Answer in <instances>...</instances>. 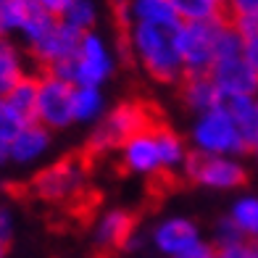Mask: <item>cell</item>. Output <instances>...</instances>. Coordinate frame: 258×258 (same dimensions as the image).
Instances as JSON below:
<instances>
[{
    "label": "cell",
    "mask_w": 258,
    "mask_h": 258,
    "mask_svg": "<svg viewBox=\"0 0 258 258\" xmlns=\"http://www.w3.org/2000/svg\"><path fill=\"white\" fill-rule=\"evenodd\" d=\"M95 6L90 3V0H74L72 6L66 8V14L61 16L63 24H69L72 29L82 32V34H87L92 32V27H95Z\"/></svg>",
    "instance_id": "21"
},
{
    "label": "cell",
    "mask_w": 258,
    "mask_h": 258,
    "mask_svg": "<svg viewBox=\"0 0 258 258\" xmlns=\"http://www.w3.org/2000/svg\"><path fill=\"white\" fill-rule=\"evenodd\" d=\"M255 242H258V240H255Z\"/></svg>",
    "instance_id": "38"
},
{
    "label": "cell",
    "mask_w": 258,
    "mask_h": 258,
    "mask_svg": "<svg viewBox=\"0 0 258 258\" xmlns=\"http://www.w3.org/2000/svg\"><path fill=\"white\" fill-rule=\"evenodd\" d=\"M227 19L182 24L177 29V50L182 58L184 74H211L216 63V37Z\"/></svg>",
    "instance_id": "5"
},
{
    "label": "cell",
    "mask_w": 258,
    "mask_h": 258,
    "mask_svg": "<svg viewBox=\"0 0 258 258\" xmlns=\"http://www.w3.org/2000/svg\"><path fill=\"white\" fill-rule=\"evenodd\" d=\"M8 158V143H3V140H0V163H3Z\"/></svg>",
    "instance_id": "31"
},
{
    "label": "cell",
    "mask_w": 258,
    "mask_h": 258,
    "mask_svg": "<svg viewBox=\"0 0 258 258\" xmlns=\"http://www.w3.org/2000/svg\"><path fill=\"white\" fill-rule=\"evenodd\" d=\"M214 3H216V6H221V8L227 11V3H229V0H214Z\"/></svg>",
    "instance_id": "32"
},
{
    "label": "cell",
    "mask_w": 258,
    "mask_h": 258,
    "mask_svg": "<svg viewBox=\"0 0 258 258\" xmlns=\"http://www.w3.org/2000/svg\"><path fill=\"white\" fill-rule=\"evenodd\" d=\"M177 87H179V100L184 103V108H190L201 116L208 111H216L221 90L211 79V74H184Z\"/></svg>",
    "instance_id": "11"
},
{
    "label": "cell",
    "mask_w": 258,
    "mask_h": 258,
    "mask_svg": "<svg viewBox=\"0 0 258 258\" xmlns=\"http://www.w3.org/2000/svg\"><path fill=\"white\" fill-rule=\"evenodd\" d=\"M0 245H11V219L6 211H0Z\"/></svg>",
    "instance_id": "30"
},
{
    "label": "cell",
    "mask_w": 258,
    "mask_h": 258,
    "mask_svg": "<svg viewBox=\"0 0 258 258\" xmlns=\"http://www.w3.org/2000/svg\"><path fill=\"white\" fill-rule=\"evenodd\" d=\"M111 74V55L98 34L87 32L77 53V87H98Z\"/></svg>",
    "instance_id": "10"
},
{
    "label": "cell",
    "mask_w": 258,
    "mask_h": 258,
    "mask_svg": "<svg viewBox=\"0 0 258 258\" xmlns=\"http://www.w3.org/2000/svg\"><path fill=\"white\" fill-rule=\"evenodd\" d=\"M253 153H255V158H258V145H255V148H253Z\"/></svg>",
    "instance_id": "36"
},
{
    "label": "cell",
    "mask_w": 258,
    "mask_h": 258,
    "mask_svg": "<svg viewBox=\"0 0 258 258\" xmlns=\"http://www.w3.org/2000/svg\"><path fill=\"white\" fill-rule=\"evenodd\" d=\"M37 92H40V74L27 72L3 98L8 100V105L27 124H34V121H37Z\"/></svg>",
    "instance_id": "14"
},
{
    "label": "cell",
    "mask_w": 258,
    "mask_h": 258,
    "mask_svg": "<svg viewBox=\"0 0 258 258\" xmlns=\"http://www.w3.org/2000/svg\"><path fill=\"white\" fill-rule=\"evenodd\" d=\"M232 19H258V0H229L227 21Z\"/></svg>",
    "instance_id": "26"
},
{
    "label": "cell",
    "mask_w": 258,
    "mask_h": 258,
    "mask_svg": "<svg viewBox=\"0 0 258 258\" xmlns=\"http://www.w3.org/2000/svg\"><path fill=\"white\" fill-rule=\"evenodd\" d=\"M182 174L187 182L206 184L214 190H237V187L248 184V169L242 163L224 156H211L203 150H190L184 156Z\"/></svg>",
    "instance_id": "4"
},
{
    "label": "cell",
    "mask_w": 258,
    "mask_h": 258,
    "mask_svg": "<svg viewBox=\"0 0 258 258\" xmlns=\"http://www.w3.org/2000/svg\"><path fill=\"white\" fill-rule=\"evenodd\" d=\"M229 219L240 227L248 240H258V198H242L234 203Z\"/></svg>",
    "instance_id": "20"
},
{
    "label": "cell",
    "mask_w": 258,
    "mask_h": 258,
    "mask_svg": "<svg viewBox=\"0 0 258 258\" xmlns=\"http://www.w3.org/2000/svg\"><path fill=\"white\" fill-rule=\"evenodd\" d=\"M211 79L227 95H258V72L245 61V55L219 58L211 69Z\"/></svg>",
    "instance_id": "9"
},
{
    "label": "cell",
    "mask_w": 258,
    "mask_h": 258,
    "mask_svg": "<svg viewBox=\"0 0 258 258\" xmlns=\"http://www.w3.org/2000/svg\"><path fill=\"white\" fill-rule=\"evenodd\" d=\"M156 145H158V153H161V161H163V166H169V169H182V163H184V145H182V140L179 135L174 132V129L166 124H161L156 129Z\"/></svg>",
    "instance_id": "18"
},
{
    "label": "cell",
    "mask_w": 258,
    "mask_h": 258,
    "mask_svg": "<svg viewBox=\"0 0 258 258\" xmlns=\"http://www.w3.org/2000/svg\"><path fill=\"white\" fill-rule=\"evenodd\" d=\"M48 145H50V129L42 126L40 121H34V124H27L8 143V156L14 161H32L42 156V150Z\"/></svg>",
    "instance_id": "15"
},
{
    "label": "cell",
    "mask_w": 258,
    "mask_h": 258,
    "mask_svg": "<svg viewBox=\"0 0 258 258\" xmlns=\"http://www.w3.org/2000/svg\"><path fill=\"white\" fill-rule=\"evenodd\" d=\"M255 98H258V95H255Z\"/></svg>",
    "instance_id": "37"
},
{
    "label": "cell",
    "mask_w": 258,
    "mask_h": 258,
    "mask_svg": "<svg viewBox=\"0 0 258 258\" xmlns=\"http://www.w3.org/2000/svg\"><path fill=\"white\" fill-rule=\"evenodd\" d=\"M100 111H103V98L98 87L74 90V119H95Z\"/></svg>",
    "instance_id": "23"
},
{
    "label": "cell",
    "mask_w": 258,
    "mask_h": 258,
    "mask_svg": "<svg viewBox=\"0 0 258 258\" xmlns=\"http://www.w3.org/2000/svg\"><path fill=\"white\" fill-rule=\"evenodd\" d=\"M192 140L198 150L211 156H240L248 153V143L240 132L237 121L224 111H208L198 119L192 129Z\"/></svg>",
    "instance_id": "6"
},
{
    "label": "cell",
    "mask_w": 258,
    "mask_h": 258,
    "mask_svg": "<svg viewBox=\"0 0 258 258\" xmlns=\"http://www.w3.org/2000/svg\"><path fill=\"white\" fill-rule=\"evenodd\" d=\"M221 258H258V242L255 240H245L229 248H219Z\"/></svg>",
    "instance_id": "27"
},
{
    "label": "cell",
    "mask_w": 258,
    "mask_h": 258,
    "mask_svg": "<svg viewBox=\"0 0 258 258\" xmlns=\"http://www.w3.org/2000/svg\"><path fill=\"white\" fill-rule=\"evenodd\" d=\"M24 74L27 72H24V63H21L19 50L11 42L0 40V95H6Z\"/></svg>",
    "instance_id": "19"
},
{
    "label": "cell",
    "mask_w": 258,
    "mask_h": 258,
    "mask_svg": "<svg viewBox=\"0 0 258 258\" xmlns=\"http://www.w3.org/2000/svg\"><path fill=\"white\" fill-rule=\"evenodd\" d=\"M153 132H156V129H153ZM153 132L137 135V137H132L121 148V169L137 171V174H148V177H150L153 171H158L163 166Z\"/></svg>",
    "instance_id": "12"
},
{
    "label": "cell",
    "mask_w": 258,
    "mask_h": 258,
    "mask_svg": "<svg viewBox=\"0 0 258 258\" xmlns=\"http://www.w3.org/2000/svg\"><path fill=\"white\" fill-rule=\"evenodd\" d=\"M161 124H166L163 111L156 100L150 98H129L121 100L111 113L103 116V121L95 126V132L90 135L85 148L90 153L103 158L111 150H121L129 140L145 132H153Z\"/></svg>",
    "instance_id": "2"
},
{
    "label": "cell",
    "mask_w": 258,
    "mask_h": 258,
    "mask_svg": "<svg viewBox=\"0 0 258 258\" xmlns=\"http://www.w3.org/2000/svg\"><path fill=\"white\" fill-rule=\"evenodd\" d=\"M248 237L240 232V227L234 224L232 219H221L216 224V248H229V245H237V242H245Z\"/></svg>",
    "instance_id": "25"
},
{
    "label": "cell",
    "mask_w": 258,
    "mask_h": 258,
    "mask_svg": "<svg viewBox=\"0 0 258 258\" xmlns=\"http://www.w3.org/2000/svg\"><path fill=\"white\" fill-rule=\"evenodd\" d=\"M98 163V156L90 153L87 148H79L74 153L63 156L61 161L45 166L37 171L27 184H8V190L14 192L19 201H34L42 206H50L53 211L66 208L72 201L90 190V174Z\"/></svg>",
    "instance_id": "1"
},
{
    "label": "cell",
    "mask_w": 258,
    "mask_h": 258,
    "mask_svg": "<svg viewBox=\"0 0 258 258\" xmlns=\"http://www.w3.org/2000/svg\"><path fill=\"white\" fill-rule=\"evenodd\" d=\"M174 11L182 24H198V21H219L227 19V11L214 0H171Z\"/></svg>",
    "instance_id": "17"
},
{
    "label": "cell",
    "mask_w": 258,
    "mask_h": 258,
    "mask_svg": "<svg viewBox=\"0 0 258 258\" xmlns=\"http://www.w3.org/2000/svg\"><path fill=\"white\" fill-rule=\"evenodd\" d=\"M24 126H27V121L11 108L3 95H0V140H3V143H11Z\"/></svg>",
    "instance_id": "24"
},
{
    "label": "cell",
    "mask_w": 258,
    "mask_h": 258,
    "mask_svg": "<svg viewBox=\"0 0 258 258\" xmlns=\"http://www.w3.org/2000/svg\"><path fill=\"white\" fill-rule=\"evenodd\" d=\"M24 3H27V6H32V3H37V0H24Z\"/></svg>",
    "instance_id": "35"
},
{
    "label": "cell",
    "mask_w": 258,
    "mask_h": 258,
    "mask_svg": "<svg viewBox=\"0 0 258 258\" xmlns=\"http://www.w3.org/2000/svg\"><path fill=\"white\" fill-rule=\"evenodd\" d=\"M153 240L163 253L177 258V255L187 253L190 248H195V245L201 242V234H198V227L192 224V221L171 219V221H163V224L156 229Z\"/></svg>",
    "instance_id": "13"
},
{
    "label": "cell",
    "mask_w": 258,
    "mask_h": 258,
    "mask_svg": "<svg viewBox=\"0 0 258 258\" xmlns=\"http://www.w3.org/2000/svg\"><path fill=\"white\" fill-rule=\"evenodd\" d=\"M129 14H132V21H145V24H158V27L182 24L171 0H132Z\"/></svg>",
    "instance_id": "16"
},
{
    "label": "cell",
    "mask_w": 258,
    "mask_h": 258,
    "mask_svg": "<svg viewBox=\"0 0 258 258\" xmlns=\"http://www.w3.org/2000/svg\"><path fill=\"white\" fill-rule=\"evenodd\" d=\"M242 55H245V61H248V63L255 69V72H258V34H253V37L245 40Z\"/></svg>",
    "instance_id": "28"
},
{
    "label": "cell",
    "mask_w": 258,
    "mask_h": 258,
    "mask_svg": "<svg viewBox=\"0 0 258 258\" xmlns=\"http://www.w3.org/2000/svg\"><path fill=\"white\" fill-rule=\"evenodd\" d=\"M179 27H158V24H145V21H132L129 42H132L135 61L143 63L148 77L161 82V85H179V79L184 77V66L177 50Z\"/></svg>",
    "instance_id": "3"
},
{
    "label": "cell",
    "mask_w": 258,
    "mask_h": 258,
    "mask_svg": "<svg viewBox=\"0 0 258 258\" xmlns=\"http://www.w3.org/2000/svg\"><path fill=\"white\" fill-rule=\"evenodd\" d=\"M74 90L77 85L42 74L37 92V121L48 129H63L74 121Z\"/></svg>",
    "instance_id": "7"
},
{
    "label": "cell",
    "mask_w": 258,
    "mask_h": 258,
    "mask_svg": "<svg viewBox=\"0 0 258 258\" xmlns=\"http://www.w3.org/2000/svg\"><path fill=\"white\" fill-rule=\"evenodd\" d=\"M137 224L140 214L126 208L108 211L95 232V258H116L119 253L137 245Z\"/></svg>",
    "instance_id": "8"
},
{
    "label": "cell",
    "mask_w": 258,
    "mask_h": 258,
    "mask_svg": "<svg viewBox=\"0 0 258 258\" xmlns=\"http://www.w3.org/2000/svg\"><path fill=\"white\" fill-rule=\"evenodd\" d=\"M37 3L48 11V14H53V16H58L61 19L63 14H66V8L74 3V0H37Z\"/></svg>",
    "instance_id": "29"
},
{
    "label": "cell",
    "mask_w": 258,
    "mask_h": 258,
    "mask_svg": "<svg viewBox=\"0 0 258 258\" xmlns=\"http://www.w3.org/2000/svg\"><path fill=\"white\" fill-rule=\"evenodd\" d=\"M211 258H221V253H219V248H216V253H214V255H211Z\"/></svg>",
    "instance_id": "34"
},
{
    "label": "cell",
    "mask_w": 258,
    "mask_h": 258,
    "mask_svg": "<svg viewBox=\"0 0 258 258\" xmlns=\"http://www.w3.org/2000/svg\"><path fill=\"white\" fill-rule=\"evenodd\" d=\"M27 11H29V6L24 0H0V37L11 34V32H19L24 27Z\"/></svg>",
    "instance_id": "22"
},
{
    "label": "cell",
    "mask_w": 258,
    "mask_h": 258,
    "mask_svg": "<svg viewBox=\"0 0 258 258\" xmlns=\"http://www.w3.org/2000/svg\"><path fill=\"white\" fill-rule=\"evenodd\" d=\"M6 250H8V248H6V245H0V258H3V255H6Z\"/></svg>",
    "instance_id": "33"
}]
</instances>
